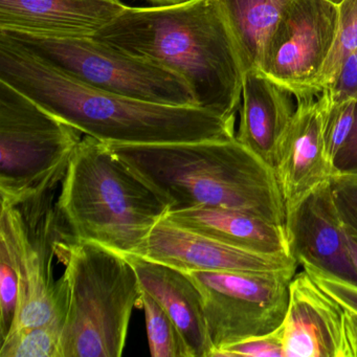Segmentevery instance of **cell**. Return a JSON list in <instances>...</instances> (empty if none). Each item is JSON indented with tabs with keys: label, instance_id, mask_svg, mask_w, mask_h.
<instances>
[{
	"label": "cell",
	"instance_id": "d6a6232c",
	"mask_svg": "<svg viewBox=\"0 0 357 357\" xmlns=\"http://www.w3.org/2000/svg\"><path fill=\"white\" fill-rule=\"evenodd\" d=\"M328 1H330V3H334V5H340V3L344 1V0H328Z\"/></svg>",
	"mask_w": 357,
	"mask_h": 357
},
{
	"label": "cell",
	"instance_id": "ffe728a7",
	"mask_svg": "<svg viewBox=\"0 0 357 357\" xmlns=\"http://www.w3.org/2000/svg\"><path fill=\"white\" fill-rule=\"evenodd\" d=\"M64 319L22 328L0 342V357H62Z\"/></svg>",
	"mask_w": 357,
	"mask_h": 357
},
{
	"label": "cell",
	"instance_id": "7402d4cb",
	"mask_svg": "<svg viewBox=\"0 0 357 357\" xmlns=\"http://www.w3.org/2000/svg\"><path fill=\"white\" fill-rule=\"evenodd\" d=\"M317 100L321 112L326 155L330 164L333 165L334 158L350 137L354 127L356 100L335 101L324 93Z\"/></svg>",
	"mask_w": 357,
	"mask_h": 357
},
{
	"label": "cell",
	"instance_id": "f546056e",
	"mask_svg": "<svg viewBox=\"0 0 357 357\" xmlns=\"http://www.w3.org/2000/svg\"><path fill=\"white\" fill-rule=\"evenodd\" d=\"M344 319H346L347 337H348L350 356L357 357V313L344 309Z\"/></svg>",
	"mask_w": 357,
	"mask_h": 357
},
{
	"label": "cell",
	"instance_id": "7c38bea8",
	"mask_svg": "<svg viewBox=\"0 0 357 357\" xmlns=\"http://www.w3.org/2000/svg\"><path fill=\"white\" fill-rule=\"evenodd\" d=\"M183 273L191 271H278L298 268L289 255L248 252L185 229L166 216L158 221L137 255Z\"/></svg>",
	"mask_w": 357,
	"mask_h": 357
},
{
	"label": "cell",
	"instance_id": "6da1fadb",
	"mask_svg": "<svg viewBox=\"0 0 357 357\" xmlns=\"http://www.w3.org/2000/svg\"><path fill=\"white\" fill-rule=\"evenodd\" d=\"M0 81L107 145H164L236 137L235 120L198 107L122 97L78 82L0 35Z\"/></svg>",
	"mask_w": 357,
	"mask_h": 357
},
{
	"label": "cell",
	"instance_id": "1f68e13d",
	"mask_svg": "<svg viewBox=\"0 0 357 357\" xmlns=\"http://www.w3.org/2000/svg\"><path fill=\"white\" fill-rule=\"evenodd\" d=\"M148 1L153 3L156 7H168V6H175L185 3L188 0H148Z\"/></svg>",
	"mask_w": 357,
	"mask_h": 357
},
{
	"label": "cell",
	"instance_id": "4dcf8cb0",
	"mask_svg": "<svg viewBox=\"0 0 357 357\" xmlns=\"http://www.w3.org/2000/svg\"><path fill=\"white\" fill-rule=\"evenodd\" d=\"M349 250H350L351 259L357 273V239L351 237L350 235H349Z\"/></svg>",
	"mask_w": 357,
	"mask_h": 357
},
{
	"label": "cell",
	"instance_id": "83f0119b",
	"mask_svg": "<svg viewBox=\"0 0 357 357\" xmlns=\"http://www.w3.org/2000/svg\"><path fill=\"white\" fill-rule=\"evenodd\" d=\"M323 93L335 101L357 99V49L346 58L333 83Z\"/></svg>",
	"mask_w": 357,
	"mask_h": 357
},
{
	"label": "cell",
	"instance_id": "4fadbf2b",
	"mask_svg": "<svg viewBox=\"0 0 357 357\" xmlns=\"http://www.w3.org/2000/svg\"><path fill=\"white\" fill-rule=\"evenodd\" d=\"M289 289L282 324L285 357H351L344 307L305 271L294 275Z\"/></svg>",
	"mask_w": 357,
	"mask_h": 357
},
{
	"label": "cell",
	"instance_id": "8fae6325",
	"mask_svg": "<svg viewBox=\"0 0 357 357\" xmlns=\"http://www.w3.org/2000/svg\"><path fill=\"white\" fill-rule=\"evenodd\" d=\"M289 254L298 265L312 266L357 286L349 234L338 213L329 181L286 211Z\"/></svg>",
	"mask_w": 357,
	"mask_h": 357
},
{
	"label": "cell",
	"instance_id": "30bf717a",
	"mask_svg": "<svg viewBox=\"0 0 357 357\" xmlns=\"http://www.w3.org/2000/svg\"><path fill=\"white\" fill-rule=\"evenodd\" d=\"M337 24V5L292 0L267 43L260 70L296 100L317 97Z\"/></svg>",
	"mask_w": 357,
	"mask_h": 357
},
{
	"label": "cell",
	"instance_id": "9c48e42d",
	"mask_svg": "<svg viewBox=\"0 0 357 357\" xmlns=\"http://www.w3.org/2000/svg\"><path fill=\"white\" fill-rule=\"evenodd\" d=\"M185 273L199 289L215 352L227 344L269 333L283 324L296 269Z\"/></svg>",
	"mask_w": 357,
	"mask_h": 357
},
{
	"label": "cell",
	"instance_id": "cb8c5ba5",
	"mask_svg": "<svg viewBox=\"0 0 357 357\" xmlns=\"http://www.w3.org/2000/svg\"><path fill=\"white\" fill-rule=\"evenodd\" d=\"M20 284L15 265L5 246L0 245V340L15 325L20 309Z\"/></svg>",
	"mask_w": 357,
	"mask_h": 357
},
{
	"label": "cell",
	"instance_id": "e0dca14e",
	"mask_svg": "<svg viewBox=\"0 0 357 357\" xmlns=\"http://www.w3.org/2000/svg\"><path fill=\"white\" fill-rule=\"evenodd\" d=\"M139 284L170 315L192 357H213L202 296L188 273L139 256H128Z\"/></svg>",
	"mask_w": 357,
	"mask_h": 357
},
{
	"label": "cell",
	"instance_id": "ac0fdd59",
	"mask_svg": "<svg viewBox=\"0 0 357 357\" xmlns=\"http://www.w3.org/2000/svg\"><path fill=\"white\" fill-rule=\"evenodd\" d=\"M176 225L248 252L289 255L284 225L243 211L197 208L166 215Z\"/></svg>",
	"mask_w": 357,
	"mask_h": 357
},
{
	"label": "cell",
	"instance_id": "7a4b0ae2",
	"mask_svg": "<svg viewBox=\"0 0 357 357\" xmlns=\"http://www.w3.org/2000/svg\"><path fill=\"white\" fill-rule=\"evenodd\" d=\"M93 37L172 70L189 85L196 107L235 120L245 72L214 0L127 7Z\"/></svg>",
	"mask_w": 357,
	"mask_h": 357
},
{
	"label": "cell",
	"instance_id": "d4e9b609",
	"mask_svg": "<svg viewBox=\"0 0 357 357\" xmlns=\"http://www.w3.org/2000/svg\"><path fill=\"white\" fill-rule=\"evenodd\" d=\"M285 357L283 325L273 331L227 344L213 357Z\"/></svg>",
	"mask_w": 357,
	"mask_h": 357
},
{
	"label": "cell",
	"instance_id": "52a82bcc",
	"mask_svg": "<svg viewBox=\"0 0 357 357\" xmlns=\"http://www.w3.org/2000/svg\"><path fill=\"white\" fill-rule=\"evenodd\" d=\"M58 185L1 204L0 245L7 248L20 284V309L11 332L66 317L63 294L54 273L58 243L70 233L56 204Z\"/></svg>",
	"mask_w": 357,
	"mask_h": 357
},
{
	"label": "cell",
	"instance_id": "277c9868",
	"mask_svg": "<svg viewBox=\"0 0 357 357\" xmlns=\"http://www.w3.org/2000/svg\"><path fill=\"white\" fill-rule=\"evenodd\" d=\"M56 204L75 239L125 257L137 255L169 212L162 197L107 144L89 135L70 158Z\"/></svg>",
	"mask_w": 357,
	"mask_h": 357
},
{
	"label": "cell",
	"instance_id": "9a60e30c",
	"mask_svg": "<svg viewBox=\"0 0 357 357\" xmlns=\"http://www.w3.org/2000/svg\"><path fill=\"white\" fill-rule=\"evenodd\" d=\"M126 8L119 0H0V31L93 36Z\"/></svg>",
	"mask_w": 357,
	"mask_h": 357
},
{
	"label": "cell",
	"instance_id": "44dd1931",
	"mask_svg": "<svg viewBox=\"0 0 357 357\" xmlns=\"http://www.w3.org/2000/svg\"><path fill=\"white\" fill-rule=\"evenodd\" d=\"M148 342L152 357H192L178 328L162 305L142 288Z\"/></svg>",
	"mask_w": 357,
	"mask_h": 357
},
{
	"label": "cell",
	"instance_id": "d6986e66",
	"mask_svg": "<svg viewBox=\"0 0 357 357\" xmlns=\"http://www.w3.org/2000/svg\"><path fill=\"white\" fill-rule=\"evenodd\" d=\"M235 40L244 72L260 70L271 35L292 0H214Z\"/></svg>",
	"mask_w": 357,
	"mask_h": 357
},
{
	"label": "cell",
	"instance_id": "3957f363",
	"mask_svg": "<svg viewBox=\"0 0 357 357\" xmlns=\"http://www.w3.org/2000/svg\"><path fill=\"white\" fill-rule=\"evenodd\" d=\"M108 146L162 197L168 213L233 208L285 223V202L273 169L236 137Z\"/></svg>",
	"mask_w": 357,
	"mask_h": 357
},
{
	"label": "cell",
	"instance_id": "8992f818",
	"mask_svg": "<svg viewBox=\"0 0 357 357\" xmlns=\"http://www.w3.org/2000/svg\"><path fill=\"white\" fill-rule=\"evenodd\" d=\"M37 59L93 89L162 105L196 107L189 85L155 62L93 36H43L0 31Z\"/></svg>",
	"mask_w": 357,
	"mask_h": 357
},
{
	"label": "cell",
	"instance_id": "5bb4252c",
	"mask_svg": "<svg viewBox=\"0 0 357 357\" xmlns=\"http://www.w3.org/2000/svg\"><path fill=\"white\" fill-rule=\"evenodd\" d=\"M314 98L298 100L294 120L273 167L286 211L333 175L326 155L321 112Z\"/></svg>",
	"mask_w": 357,
	"mask_h": 357
},
{
	"label": "cell",
	"instance_id": "2e32d148",
	"mask_svg": "<svg viewBox=\"0 0 357 357\" xmlns=\"http://www.w3.org/2000/svg\"><path fill=\"white\" fill-rule=\"evenodd\" d=\"M294 93L261 70L245 72L236 139L273 168L296 107Z\"/></svg>",
	"mask_w": 357,
	"mask_h": 357
},
{
	"label": "cell",
	"instance_id": "f1b7e54d",
	"mask_svg": "<svg viewBox=\"0 0 357 357\" xmlns=\"http://www.w3.org/2000/svg\"><path fill=\"white\" fill-rule=\"evenodd\" d=\"M332 167H333V175L357 176V99L356 106H355L354 127L350 137L334 158Z\"/></svg>",
	"mask_w": 357,
	"mask_h": 357
},
{
	"label": "cell",
	"instance_id": "603a6c76",
	"mask_svg": "<svg viewBox=\"0 0 357 357\" xmlns=\"http://www.w3.org/2000/svg\"><path fill=\"white\" fill-rule=\"evenodd\" d=\"M357 49V0H344L338 5L335 41L321 77L323 93L333 83L346 58Z\"/></svg>",
	"mask_w": 357,
	"mask_h": 357
},
{
	"label": "cell",
	"instance_id": "ba28073f",
	"mask_svg": "<svg viewBox=\"0 0 357 357\" xmlns=\"http://www.w3.org/2000/svg\"><path fill=\"white\" fill-rule=\"evenodd\" d=\"M83 133L0 81V196L11 204L61 183Z\"/></svg>",
	"mask_w": 357,
	"mask_h": 357
},
{
	"label": "cell",
	"instance_id": "5b68a950",
	"mask_svg": "<svg viewBox=\"0 0 357 357\" xmlns=\"http://www.w3.org/2000/svg\"><path fill=\"white\" fill-rule=\"evenodd\" d=\"M64 305L62 357H120L142 287L127 257L70 233L57 245Z\"/></svg>",
	"mask_w": 357,
	"mask_h": 357
},
{
	"label": "cell",
	"instance_id": "484cf974",
	"mask_svg": "<svg viewBox=\"0 0 357 357\" xmlns=\"http://www.w3.org/2000/svg\"><path fill=\"white\" fill-rule=\"evenodd\" d=\"M330 185L347 233L357 239V176L333 175Z\"/></svg>",
	"mask_w": 357,
	"mask_h": 357
},
{
	"label": "cell",
	"instance_id": "4316f807",
	"mask_svg": "<svg viewBox=\"0 0 357 357\" xmlns=\"http://www.w3.org/2000/svg\"><path fill=\"white\" fill-rule=\"evenodd\" d=\"M313 281L344 309L357 313V286L312 266H303Z\"/></svg>",
	"mask_w": 357,
	"mask_h": 357
}]
</instances>
